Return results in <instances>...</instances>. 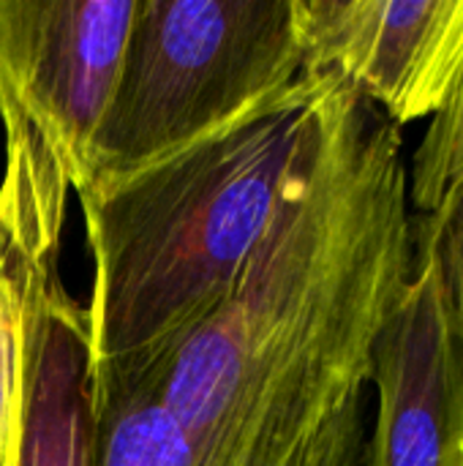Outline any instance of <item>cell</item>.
Segmentation results:
<instances>
[{"instance_id": "1", "label": "cell", "mask_w": 463, "mask_h": 466, "mask_svg": "<svg viewBox=\"0 0 463 466\" xmlns=\"http://www.w3.org/2000/svg\"><path fill=\"white\" fill-rule=\"evenodd\" d=\"M415 273L401 131L327 76L226 298L172 344L161 399L191 466H292L371 380Z\"/></svg>"}, {"instance_id": "13", "label": "cell", "mask_w": 463, "mask_h": 466, "mask_svg": "<svg viewBox=\"0 0 463 466\" xmlns=\"http://www.w3.org/2000/svg\"><path fill=\"white\" fill-rule=\"evenodd\" d=\"M456 466H463V451H461V456H458V461H456Z\"/></svg>"}, {"instance_id": "5", "label": "cell", "mask_w": 463, "mask_h": 466, "mask_svg": "<svg viewBox=\"0 0 463 466\" xmlns=\"http://www.w3.org/2000/svg\"><path fill=\"white\" fill-rule=\"evenodd\" d=\"M306 76H336L396 128L434 115L463 68V0H295Z\"/></svg>"}, {"instance_id": "9", "label": "cell", "mask_w": 463, "mask_h": 466, "mask_svg": "<svg viewBox=\"0 0 463 466\" xmlns=\"http://www.w3.org/2000/svg\"><path fill=\"white\" fill-rule=\"evenodd\" d=\"M30 262L0 227V466L16 464L27 399Z\"/></svg>"}, {"instance_id": "10", "label": "cell", "mask_w": 463, "mask_h": 466, "mask_svg": "<svg viewBox=\"0 0 463 466\" xmlns=\"http://www.w3.org/2000/svg\"><path fill=\"white\" fill-rule=\"evenodd\" d=\"M463 183V68L442 106L431 115L428 131L418 145L407 175L409 208L420 218L434 216Z\"/></svg>"}, {"instance_id": "4", "label": "cell", "mask_w": 463, "mask_h": 466, "mask_svg": "<svg viewBox=\"0 0 463 466\" xmlns=\"http://www.w3.org/2000/svg\"><path fill=\"white\" fill-rule=\"evenodd\" d=\"M136 0H0V227L33 268H57L115 90Z\"/></svg>"}, {"instance_id": "8", "label": "cell", "mask_w": 463, "mask_h": 466, "mask_svg": "<svg viewBox=\"0 0 463 466\" xmlns=\"http://www.w3.org/2000/svg\"><path fill=\"white\" fill-rule=\"evenodd\" d=\"M172 344L93 366L98 466H191L161 390Z\"/></svg>"}, {"instance_id": "6", "label": "cell", "mask_w": 463, "mask_h": 466, "mask_svg": "<svg viewBox=\"0 0 463 466\" xmlns=\"http://www.w3.org/2000/svg\"><path fill=\"white\" fill-rule=\"evenodd\" d=\"M377 423L360 466H456L463 451V336L437 257L415 240V273L382 325L371 380Z\"/></svg>"}, {"instance_id": "11", "label": "cell", "mask_w": 463, "mask_h": 466, "mask_svg": "<svg viewBox=\"0 0 463 466\" xmlns=\"http://www.w3.org/2000/svg\"><path fill=\"white\" fill-rule=\"evenodd\" d=\"M415 240L434 251L448 309L463 336V183L434 216L415 221Z\"/></svg>"}, {"instance_id": "7", "label": "cell", "mask_w": 463, "mask_h": 466, "mask_svg": "<svg viewBox=\"0 0 463 466\" xmlns=\"http://www.w3.org/2000/svg\"><path fill=\"white\" fill-rule=\"evenodd\" d=\"M27 399L14 466H98L93 366L85 306L57 268L27 279Z\"/></svg>"}, {"instance_id": "12", "label": "cell", "mask_w": 463, "mask_h": 466, "mask_svg": "<svg viewBox=\"0 0 463 466\" xmlns=\"http://www.w3.org/2000/svg\"><path fill=\"white\" fill-rule=\"evenodd\" d=\"M363 464V396L349 401L297 456L292 466Z\"/></svg>"}, {"instance_id": "2", "label": "cell", "mask_w": 463, "mask_h": 466, "mask_svg": "<svg viewBox=\"0 0 463 466\" xmlns=\"http://www.w3.org/2000/svg\"><path fill=\"white\" fill-rule=\"evenodd\" d=\"M314 93L76 194L93 259L90 366L180 341L237 281L306 137Z\"/></svg>"}, {"instance_id": "3", "label": "cell", "mask_w": 463, "mask_h": 466, "mask_svg": "<svg viewBox=\"0 0 463 466\" xmlns=\"http://www.w3.org/2000/svg\"><path fill=\"white\" fill-rule=\"evenodd\" d=\"M295 0H136L76 194L112 186L317 90Z\"/></svg>"}]
</instances>
